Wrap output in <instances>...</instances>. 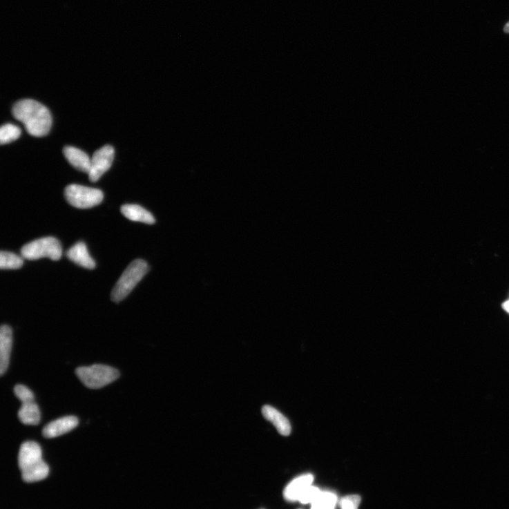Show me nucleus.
<instances>
[{"label":"nucleus","mask_w":509,"mask_h":509,"mask_svg":"<svg viewBox=\"0 0 509 509\" xmlns=\"http://www.w3.org/2000/svg\"><path fill=\"white\" fill-rule=\"evenodd\" d=\"M13 116L21 122L29 135L41 137L47 135L52 126L50 111L32 99L17 102L12 108Z\"/></svg>","instance_id":"1"},{"label":"nucleus","mask_w":509,"mask_h":509,"mask_svg":"<svg viewBox=\"0 0 509 509\" xmlns=\"http://www.w3.org/2000/svg\"><path fill=\"white\" fill-rule=\"evenodd\" d=\"M23 480L28 483L44 480L49 468L42 459L41 446L35 441H26L21 447L18 457Z\"/></svg>","instance_id":"2"},{"label":"nucleus","mask_w":509,"mask_h":509,"mask_svg":"<svg viewBox=\"0 0 509 509\" xmlns=\"http://www.w3.org/2000/svg\"><path fill=\"white\" fill-rule=\"evenodd\" d=\"M148 271L147 263L141 259L132 262L119 278L111 293L112 301L121 302L126 298Z\"/></svg>","instance_id":"3"},{"label":"nucleus","mask_w":509,"mask_h":509,"mask_svg":"<svg viewBox=\"0 0 509 509\" xmlns=\"http://www.w3.org/2000/svg\"><path fill=\"white\" fill-rule=\"evenodd\" d=\"M75 372L81 382L91 389L102 388L119 377L118 370L104 365L79 367Z\"/></svg>","instance_id":"4"},{"label":"nucleus","mask_w":509,"mask_h":509,"mask_svg":"<svg viewBox=\"0 0 509 509\" xmlns=\"http://www.w3.org/2000/svg\"><path fill=\"white\" fill-rule=\"evenodd\" d=\"M21 253L23 258L29 260H36L43 258L59 260L61 258L63 249L57 238L44 237L23 246Z\"/></svg>","instance_id":"5"},{"label":"nucleus","mask_w":509,"mask_h":509,"mask_svg":"<svg viewBox=\"0 0 509 509\" xmlns=\"http://www.w3.org/2000/svg\"><path fill=\"white\" fill-rule=\"evenodd\" d=\"M67 201L79 209H88L99 205L104 200L101 190L79 185H70L65 190Z\"/></svg>","instance_id":"6"},{"label":"nucleus","mask_w":509,"mask_h":509,"mask_svg":"<svg viewBox=\"0 0 509 509\" xmlns=\"http://www.w3.org/2000/svg\"><path fill=\"white\" fill-rule=\"evenodd\" d=\"M114 148L105 145L96 151L91 159V167L88 174L90 181L97 182L111 168L114 159Z\"/></svg>","instance_id":"7"},{"label":"nucleus","mask_w":509,"mask_h":509,"mask_svg":"<svg viewBox=\"0 0 509 509\" xmlns=\"http://www.w3.org/2000/svg\"><path fill=\"white\" fill-rule=\"evenodd\" d=\"M79 424L78 418L67 416L48 424L43 430V435L48 439L55 438L75 429Z\"/></svg>","instance_id":"8"},{"label":"nucleus","mask_w":509,"mask_h":509,"mask_svg":"<svg viewBox=\"0 0 509 509\" xmlns=\"http://www.w3.org/2000/svg\"><path fill=\"white\" fill-rule=\"evenodd\" d=\"M12 347V328L7 325H3L0 329V374L1 376L4 375L8 369Z\"/></svg>","instance_id":"9"},{"label":"nucleus","mask_w":509,"mask_h":509,"mask_svg":"<svg viewBox=\"0 0 509 509\" xmlns=\"http://www.w3.org/2000/svg\"><path fill=\"white\" fill-rule=\"evenodd\" d=\"M313 482L314 476L311 474L296 477L285 488V498L289 501H298L307 489L312 486Z\"/></svg>","instance_id":"10"},{"label":"nucleus","mask_w":509,"mask_h":509,"mask_svg":"<svg viewBox=\"0 0 509 509\" xmlns=\"http://www.w3.org/2000/svg\"><path fill=\"white\" fill-rule=\"evenodd\" d=\"M262 413L265 420L272 423L281 435L287 436L291 434L290 423L280 412L271 406L265 405Z\"/></svg>","instance_id":"11"},{"label":"nucleus","mask_w":509,"mask_h":509,"mask_svg":"<svg viewBox=\"0 0 509 509\" xmlns=\"http://www.w3.org/2000/svg\"><path fill=\"white\" fill-rule=\"evenodd\" d=\"M64 153L66 160L76 169L88 173L91 167V159L81 149L74 146H66Z\"/></svg>","instance_id":"12"},{"label":"nucleus","mask_w":509,"mask_h":509,"mask_svg":"<svg viewBox=\"0 0 509 509\" xmlns=\"http://www.w3.org/2000/svg\"><path fill=\"white\" fill-rule=\"evenodd\" d=\"M68 258L78 265L88 269H95L96 263L90 256L86 244L78 242L67 252Z\"/></svg>","instance_id":"13"},{"label":"nucleus","mask_w":509,"mask_h":509,"mask_svg":"<svg viewBox=\"0 0 509 509\" xmlns=\"http://www.w3.org/2000/svg\"><path fill=\"white\" fill-rule=\"evenodd\" d=\"M122 213L124 217L133 222H140L148 224H153L156 222L152 213L137 204H125L122 206Z\"/></svg>","instance_id":"14"},{"label":"nucleus","mask_w":509,"mask_h":509,"mask_svg":"<svg viewBox=\"0 0 509 509\" xmlns=\"http://www.w3.org/2000/svg\"><path fill=\"white\" fill-rule=\"evenodd\" d=\"M18 416L19 421L26 425H38L41 421L40 410L35 401L23 403Z\"/></svg>","instance_id":"15"},{"label":"nucleus","mask_w":509,"mask_h":509,"mask_svg":"<svg viewBox=\"0 0 509 509\" xmlns=\"http://www.w3.org/2000/svg\"><path fill=\"white\" fill-rule=\"evenodd\" d=\"M23 264V258L8 251L0 253V268L2 269H16L21 268Z\"/></svg>","instance_id":"16"},{"label":"nucleus","mask_w":509,"mask_h":509,"mask_svg":"<svg viewBox=\"0 0 509 509\" xmlns=\"http://www.w3.org/2000/svg\"><path fill=\"white\" fill-rule=\"evenodd\" d=\"M337 497L334 493L323 492L311 503V509H335Z\"/></svg>","instance_id":"17"},{"label":"nucleus","mask_w":509,"mask_h":509,"mask_svg":"<svg viewBox=\"0 0 509 509\" xmlns=\"http://www.w3.org/2000/svg\"><path fill=\"white\" fill-rule=\"evenodd\" d=\"M21 129L13 124H5L0 129V143L2 145L17 140L21 135Z\"/></svg>","instance_id":"18"},{"label":"nucleus","mask_w":509,"mask_h":509,"mask_svg":"<svg viewBox=\"0 0 509 509\" xmlns=\"http://www.w3.org/2000/svg\"><path fill=\"white\" fill-rule=\"evenodd\" d=\"M15 394L22 404L34 402L35 399L32 392L23 385H17L15 387Z\"/></svg>","instance_id":"19"},{"label":"nucleus","mask_w":509,"mask_h":509,"mask_svg":"<svg viewBox=\"0 0 509 509\" xmlns=\"http://www.w3.org/2000/svg\"><path fill=\"white\" fill-rule=\"evenodd\" d=\"M361 497L358 495H349L343 497L340 502L341 509H358Z\"/></svg>","instance_id":"20"},{"label":"nucleus","mask_w":509,"mask_h":509,"mask_svg":"<svg viewBox=\"0 0 509 509\" xmlns=\"http://www.w3.org/2000/svg\"><path fill=\"white\" fill-rule=\"evenodd\" d=\"M321 492L319 490L318 488L311 486L303 494V495L301 497L300 499L298 500V501H300L303 504H307V503H313L315 500L318 498V497L320 495Z\"/></svg>","instance_id":"21"},{"label":"nucleus","mask_w":509,"mask_h":509,"mask_svg":"<svg viewBox=\"0 0 509 509\" xmlns=\"http://www.w3.org/2000/svg\"><path fill=\"white\" fill-rule=\"evenodd\" d=\"M503 308L506 312L509 313V299L503 303Z\"/></svg>","instance_id":"22"},{"label":"nucleus","mask_w":509,"mask_h":509,"mask_svg":"<svg viewBox=\"0 0 509 509\" xmlns=\"http://www.w3.org/2000/svg\"><path fill=\"white\" fill-rule=\"evenodd\" d=\"M503 30L505 33L509 34V21L505 25Z\"/></svg>","instance_id":"23"}]
</instances>
